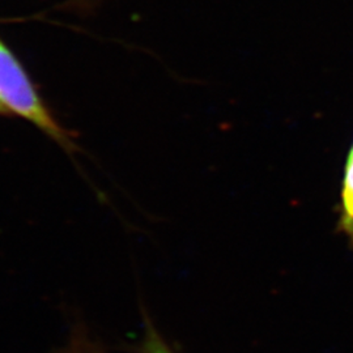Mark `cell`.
<instances>
[{"label": "cell", "instance_id": "obj_3", "mask_svg": "<svg viewBox=\"0 0 353 353\" xmlns=\"http://www.w3.org/2000/svg\"><path fill=\"white\" fill-rule=\"evenodd\" d=\"M147 351L148 353H172L156 335L150 336V341L147 343Z\"/></svg>", "mask_w": 353, "mask_h": 353}, {"label": "cell", "instance_id": "obj_4", "mask_svg": "<svg viewBox=\"0 0 353 353\" xmlns=\"http://www.w3.org/2000/svg\"><path fill=\"white\" fill-rule=\"evenodd\" d=\"M0 115H8V113L4 110V108L0 105Z\"/></svg>", "mask_w": 353, "mask_h": 353}, {"label": "cell", "instance_id": "obj_2", "mask_svg": "<svg viewBox=\"0 0 353 353\" xmlns=\"http://www.w3.org/2000/svg\"><path fill=\"white\" fill-rule=\"evenodd\" d=\"M341 198L339 228L350 241L353 249V143L344 165Z\"/></svg>", "mask_w": 353, "mask_h": 353}, {"label": "cell", "instance_id": "obj_1", "mask_svg": "<svg viewBox=\"0 0 353 353\" xmlns=\"http://www.w3.org/2000/svg\"><path fill=\"white\" fill-rule=\"evenodd\" d=\"M0 105L8 115H17L37 127L67 151L74 150L71 137L42 101L23 64L0 39Z\"/></svg>", "mask_w": 353, "mask_h": 353}]
</instances>
